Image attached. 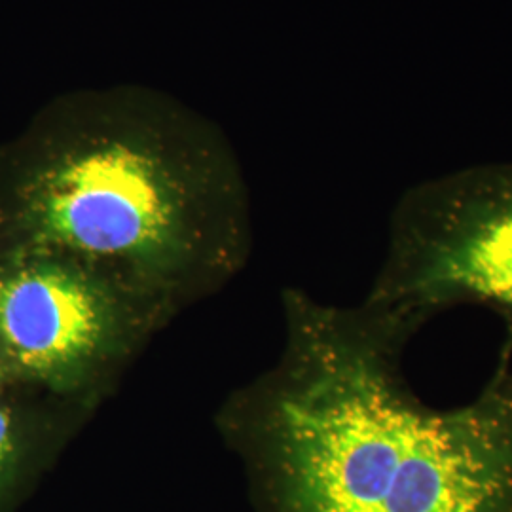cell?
Listing matches in <instances>:
<instances>
[{
	"label": "cell",
	"mask_w": 512,
	"mask_h": 512,
	"mask_svg": "<svg viewBox=\"0 0 512 512\" xmlns=\"http://www.w3.org/2000/svg\"><path fill=\"white\" fill-rule=\"evenodd\" d=\"M249 232L226 137L139 84L61 93L0 147V256H59L116 283L232 264Z\"/></svg>",
	"instance_id": "7a4b0ae2"
},
{
	"label": "cell",
	"mask_w": 512,
	"mask_h": 512,
	"mask_svg": "<svg viewBox=\"0 0 512 512\" xmlns=\"http://www.w3.org/2000/svg\"><path fill=\"white\" fill-rule=\"evenodd\" d=\"M0 289H2V274H0ZM6 376H4V368H2V361H0V387L6 385Z\"/></svg>",
	"instance_id": "8992f818"
},
{
	"label": "cell",
	"mask_w": 512,
	"mask_h": 512,
	"mask_svg": "<svg viewBox=\"0 0 512 512\" xmlns=\"http://www.w3.org/2000/svg\"><path fill=\"white\" fill-rule=\"evenodd\" d=\"M289 306L258 420L275 512H512V323L475 399L435 408L404 374L414 323Z\"/></svg>",
	"instance_id": "6da1fadb"
},
{
	"label": "cell",
	"mask_w": 512,
	"mask_h": 512,
	"mask_svg": "<svg viewBox=\"0 0 512 512\" xmlns=\"http://www.w3.org/2000/svg\"><path fill=\"white\" fill-rule=\"evenodd\" d=\"M366 302L420 330L459 306L512 323V164L465 167L410 188Z\"/></svg>",
	"instance_id": "3957f363"
},
{
	"label": "cell",
	"mask_w": 512,
	"mask_h": 512,
	"mask_svg": "<svg viewBox=\"0 0 512 512\" xmlns=\"http://www.w3.org/2000/svg\"><path fill=\"white\" fill-rule=\"evenodd\" d=\"M0 361L8 384H69L114 340L107 283L59 256H0Z\"/></svg>",
	"instance_id": "277c9868"
},
{
	"label": "cell",
	"mask_w": 512,
	"mask_h": 512,
	"mask_svg": "<svg viewBox=\"0 0 512 512\" xmlns=\"http://www.w3.org/2000/svg\"><path fill=\"white\" fill-rule=\"evenodd\" d=\"M10 387L12 384L0 387V497L18 478L29 452L33 429L29 414L14 403Z\"/></svg>",
	"instance_id": "5b68a950"
}]
</instances>
